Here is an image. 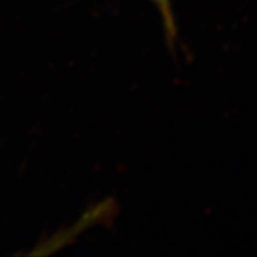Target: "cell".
I'll list each match as a JSON object with an SVG mask.
<instances>
[{
  "label": "cell",
  "mask_w": 257,
  "mask_h": 257,
  "mask_svg": "<svg viewBox=\"0 0 257 257\" xmlns=\"http://www.w3.org/2000/svg\"><path fill=\"white\" fill-rule=\"evenodd\" d=\"M152 5L156 6V9L160 13V18L163 20L167 37L175 40L176 39V22L175 15H173V8H172V0H149Z\"/></svg>",
  "instance_id": "cell-1"
}]
</instances>
